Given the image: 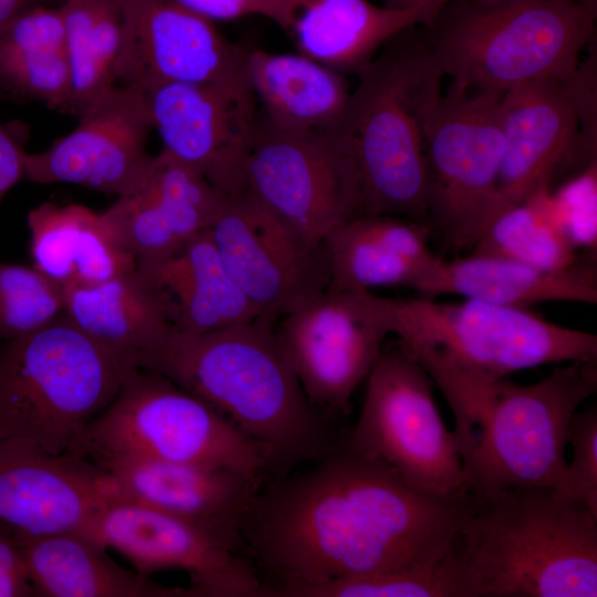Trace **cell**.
I'll return each instance as SVG.
<instances>
[{"label": "cell", "instance_id": "1", "mask_svg": "<svg viewBox=\"0 0 597 597\" xmlns=\"http://www.w3.org/2000/svg\"><path fill=\"white\" fill-rule=\"evenodd\" d=\"M312 465L255 493L241 526L266 597H301L337 579L434 563L479 505L437 495L342 441Z\"/></svg>", "mask_w": 597, "mask_h": 597}, {"label": "cell", "instance_id": "2", "mask_svg": "<svg viewBox=\"0 0 597 597\" xmlns=\"http://www.w3.org/2000/svg\"><path fill=\"white\" fill-rule=\"evenodd\" d=\"M139 367L217 410L261 448L274 478L324 457L343 436L310 401L265 321L202 334L170 331Z\"/></svg>", "mask_w": 597, "mask_h": 597}, {"label": "cell", "instance_id": "3", "mask_svg": "<svg viewBox=\"0 0 597 597\" xmlns=\"http://www.w3.org/2000/svg\"><path fill=\"white\" fill-rule=\"evenodd\" d=\"M397 346L444 395L454 421L468 416L516 371L562 362L597 360V336L545 320L527 307L463 298L377 295Z\"/></svg>", "mask_w": 597, "mask_h": 597}, {"label": "cell", "instance_id": "4", "mask_svg": "<svg viewBox=\"0 0 597 597\" xmlns=\"http://www.w3.org/2000/svg\"><path fill=\"white\" fill-rule=\"evenodd\" d=\"M415 28L356 74L344 109L323 132L355 174L363 214L428 222L427 139L444 75Z\"/></svg>", "mask_w": 597, "mask_h": 597}, {"label": "cell", "instance_id": "5", "mask_svg": "<svg viewBox=\"0 0 597 597\" xmlns=\"http://www.w3.org/2000/svg\"><path fill=\"white\" fill-rule=\"evenodd\" d=\"M453 549L467 597L597 596V517L551 490L480 500Z\"/></svg>", "mask_w": 597, "mask_h": 597}, {"label": "cell", "instance_id": "6", "mask_svg": "<svg viewBox=\"0 0 597 597\" xmlns=\"http://www.w3.org/2000/svg\"><path fill=\"white\" fill-rule=\"evenodd\" d=\"M596 18L597 6L580 0H448L420 33L451 85L504 94L569 80Z\"/></svg>", "mask_w": 597, "mask_h": 597}, {"label": "cell", "instance_id": "7", "mask_svg": "<svg viewBox=\"0 0 597 597\" xmlns=\"http://www.w3.org/2000/svg\"><path fill=\"white\" fill-rule=\"evenodd\" d=\"M596 390V360L569 362L531 385L501 380L455 422L468 492L479 500L512 489L557 493L570 419Z\"/></svg>", "mask_w": 597, "mask_h": 597}, {"label": "cell", "instance_id": "8", "mask_svg": "<svg viewBox=\"0 0 597 597\" xmlns=\"http://www.w3.org/2000/svg\"><path fill=\"white\" fill-rule=\"evenodd\" d=\"M135 368L65 313L29 335L0 341V439L67 452Z\"/></svg>", "mask_w": 597, "mask_h": 597}, {"label": "cell", "instance_id": "9", "mask_svg": "<svg viewBox=\"0 0 597 597\" xmlns=\"http://www.w3.org/2000/svg\"><path fill=\"white\" fill-rule=\"evenodd\" d=\"M97 465L147 459L231 469L263 480L265 453L207 402L142 367L67 451Z\"/></svg>", "mask_w": 597, "mask_h": 597}, {"label": "cell", "instance_id": "10", "mask_svg": "<svg viewBox=\"0 0 597 597\" xmlns=\"http://www.w3.org/2000/svg\"><path fill=\"white\" fill-rule=\"evenodd\" d=\"M366 381L358 419L343 432V443L421 491L469 493L455 437L441 418L427 371L397 346L381 350Z\"/></svg>", "mask_w": 597, "mask_h": 597}, {"label": "cell", "instance_id": "11", "mask_svg": "<svg viewBox=\"0 0 597 597\" xmlns=\"http://www.w3.org/2000/svg\"><path fill=\"white\" fill-rule=\"evenodd\" d=\"M501 96L450 85L431 117L428 222L455 252L470 250L492 219L504 150Z\"/></svg>", "mask_w": 597, "mask_h": 597}, {"label": "cell", "instance_id": "12", "mask_svg": "<svg viewBox=\"0 0 597 597\" xmlns=\"http://www.w3.org/2000/svg\"><path fill=\"white\" fill-rule=\"evenodd\" d=\"M243 192L314 250L335 228L363 214L355 174L328 136L277 128L262 113Z\"/></svg>", "mask_w": 597, "mask_h": 597}, {"label": "cell", "instance_id": "13", "mask_svg": "<svg viewBox=\"0 0 597 597\" xmlns=\"http://www.w3.org/2000/svg\"><path fill=\"white\" fill-rule=\"evenodd\" d=\"M279 320L274 333L310 401L327 416L347 417L388 335L377 294L326 285Z\"/></svg>", "mask_w": 597, "mask_h": 597}, {"label": "cell", "instance_id": "14", "mask_svg": "<svg viewBox=\"0 0 597 597\" xmlns=\"http://www.w3.org/2000/svg\"><path fill=\"white\" fill-rule=\"evenodd\" d=\"M75 534L118 552L143 575L187 572L189 597H266V586L245 554L135 500L108 502Z\"/></svg>", "mask_w": 597, "mask_h": 597}, {"label": "cell", "instance_id": "15", "mask_svg": "<svg viewBox=\"0 0 597 597\" xmlns=\"http://www.w3.org/2000/svg\"><path fill=\"white\" fill-rule=\"evenodd\" d=\"M123 33L116 84L144 91L166 83L249 84L248 49L178 0H118Z\"/></svg>", "mask_w": 597, "mask_h": 597}, {"label": "cell", "instance_id": "16", "mask_svg": "<svg viewBox=\"0 0 597 597\" xmlns=\"http://www.w3.org/2000/svg\"><path fill=\"white\" fill-rule=\"evenodd\" d=\"M77 116L74 129L46 149L25 151L24 179L77 185L117 198L137 192L154 158L142 92L115 84Z\"/></svg>", "mask_w": 597, "mask_h": 597}, {"label": "cell", "instance_id": "17", "mask_svg": "<svg viewBox=\"0 0 597 597\" xmlns=\"http://www.w3.org/2000/svg\"><path fill=\"white\" fill-rule=\"evenodd\" d=\"M142 94L161 150L199 170L224 197L243 193L259 121L250 84L166 83Z\"/></svg>", "mask_w": 597, "mask_h": 597}, {"label": "cell", "instance_id": "18", "mask_svg": "<svg viewBox=\"0 0 597 597\" xmlns=\"http://www.w3.org/2000/svg\"><path fill=\"white\" fill-rule=\"evenodd\" d=\"M119 498L113 476L87 459L0 439V532L14 542L77 533Z\"/></svg>", "mask_w": 597, "mask_h": 597}, {"label": "cell", "instance_id": "19", "mask_svg": "<svg viewBox=\"0 0 597 597\" xmlns=\"http://www.w3.org/2000/svg\"><path fill=\"white\" fill-rule=\"evenodd\" d=\"M207 231L260 320L274 324L303 295L328 284L322 247L308 248L244 192L226 199Z\"/></svg>", "mask_w": 597, "mask_h": 597}, {"label": "cell", "instance_id": "20", "mask_svg": "<svg viewBox=\"0 0 597 597\" xmlns=\"http://www.w3.org/2000/svg\"><path fill=\"white\" fill-rule=\"evenodd\" d=\"M504 150L491 221L570 169L591 161L567 81L532 82L502 94ZM490 221V222H491Z\"/></svg>", "mask_w": 597, "mask_h": 597}, {"label": "cell", "instance_id": "21", "mask_svg": "<svg viewBox=\"0 0 597 597\" xmlns=\"http://www.w3.org/2000/svg\"><path fill=\"white\" fill-rule=\"evenodd\" d=\"M98 467L113 476L123 498L182 519L247 555L241 526L263 480L227 468L147 459Z\"/></svg>", "mask_w": 597, "mask_h": 597}, {"label": "cell", "instance_id": "22", "mask_svg": "<svg viewBox=\"0 0 597 597\" xmlns=\"http://www.w3.org/2000/svg\"><path fill=\"white\" fill-rule=\"evenodd\" d=\"M420 296L458 295L492 304L527 307L544 302L597 303L596 254L548 271L506 258L470 253L438 258L413 286Z\"/></svg>", "mask_w": 597, "mask_h": 597}, {"label": "cell", "instance_id": "23", "mask_svg": "<svg viewBox=\"0 0 597 597\" xmlns=\"http://www.w3.org/2000/svg\"><path fill=\"white\" fill-rule=\"evenodd\" d=\"M431 228L427 221L390 214H362L342 223L322 243L327 285L413 289L439 258L429 247Z\"/></svg>", "mask_w": 597, "mask_h": 597}, {"label": "cell", "instance_id": "24", "mask_svg": "<svg viewBox=\"0 0 597 597\" xmlns=\"http://www.w3.org/2000/svg\"><path fill=\"white\" fill-rule=\"evenodd\" d=\"M171 331L202 334L260 320L231 279L205 231L176 252L137 263Z\"/></svg>", "mask_w": 597, "mask_h": 597}, {"label": "cell", "instance_id": "25", "mask_svg": "<svg viewBox=\"0 0 597 597\" xmlns=\"http://www.w3.org/2000/svg\"><path fill=\"white\" fill-rule=\"evenodd\" d=\"M436 12L429 4L377 6L369 0H307L290 36L298 53L342 74H357L404 31Z\"/></svg>", "mask_w": 597, "mask_h": 597}, {"label": "cell", "instance_id": "26", "mask_svg": "<svg viewBox=\"0 0 597 597\" xmlns=\"http://www.w3.org/2000/svg\"><path fill=\"white\" fill-rule=\"evenodd\" d=\"M27 223L32 265L63 289L100 283L136 268L103 212L45 201L29 211Z\"/></svg>", "mask_w": 597, "mask_h": 597}, {"label": "cell", "instance_id": "27", "mask_svg": "<svg viewBox=\"0 0 597 597\" xmlns=\"http://www.w3.org/2000/svg\"><path fill=\"white\" fill-rule=\"evenodd\" d=\"M35 597H189L129 570L107 549L75 534L60 533L15 542Z\"/></svg>", "mask_w": 597, "mask_h": 597}, {"label": "cell", "instance_id": "28", "mask_svg": "<svg viewBox=\"0 0 597 597\" xmlns=\"http://www.w3.org/2000/svg\"><path fill=\"white\" fill-rule=\"evenodd\" d=\"M247 76L264 118L285 130L327 128L350 93L344 74L301 53L249 50Z\"/></svg>", "mask_w": 597, "mask_h": 597}, {"label": "cell", "instance_id": "29", "mask_svg": "<svg viewBox=\"0 0 597 597\" xmlns=\"http://www.w3.org/2000/svg\"><path fill=\"white\" fill-rule=\"evenodd\" d=\"M65 314L86 335L139 367L171 327L135 268L106 281L64 287Z\"/></svg>", "mask_w": 597, "mask_h": 597}, {"label": "cell", "instance_id": "30", "mask_svg": "<svg viewBox=\"0 0 597 597\" xmlns=\"http://www.w3.org/2000/svg\"><path fill=\"white\" fill-rule=\"evenodd\" d=\"M470 250L548 271L569 268L583 256L558 227L547 187L500 212Z\"/></svg>", "mask_w": 597, "mask_h": 597}, {"label": "cell", "instance_id": "31", "mask_svg": "<svg viewBox=\"0 0 597 597\" xmlns=\"http://www.w3.org/2000/svg\"><path fill=\"white\" fill-rule=\"evenodd\" d=\"M139 190L155 200L187 241L208 230L227 199L199 170L164 150L154 155Z\"/></svg>", "mask_w": 597, "mask_h": 597}, {"label": "cell", "instance_id": "32", "mask_svg": "<svg viewBox=\"0 0 597 597\" xmlns=\"http://www.w3.org/2000/svg\"><path fill=\"white\" fill-rule=\"evenodd\" d=\"M301 597H467V590L452 549L434 563L337 579L310 588Z\"/></svg>", "mask_w": 597, "mask_h": 597}, {"label": "cell", "instance_id": "33", "mask_svg": "<svg viewBox=\"0 0 597 597\" xmlns=\"http://www.w3.org/2000/svg\"><path fill=\"white\" fill-rule=\"evenodd\" d=\"M64 313L60 284L33 265L0 262V341L29 335Z\"/></svg>", "mask_w": 597, "mask_h": 597}, {"label": "cell", "instance_id": "34", "mask_svg": "<svg viewBox=\"0 0 597 597\" xmlns=\"http://www.w3.org/2000/svg\"><path fill=\"white\" fill-rule=\"evenodd\" d=\"M101 0H66L60 7L64 25V51L69 61L72 95L69 113L78 115L116 84L98 61L92 32Z\"/></svg>", "mask_w": 597, "mask_h": 597}, {"label": "cell", "instance_id": "35", "mask_svg": "<svg viewBox=\"0 0 597 597\" xmlns=\"http://www.w3.org/2000/svg\"><path fill=\"white\" fill-rule=\"evenodd\" d=\"M0 88L69 113L72 81L64 49L0 51Z\"/></svg>", "mask_w": 597, "mask_h": 597}, {"label": "cell", "instance_id": "36", "mask_svg": "<svg viewBox=\"0 0 597 597\" xmlns=\"http://www.w3.org/2000/svg\"><path fill=\"white\" fill-rule=\"evenodd\" d=\"M551 203L558 227L574 248L596 254L597 160L551 188Z\"/></svg>", "mask_w": 597, "mask_h": 597}, {"label": "cell", "instance_id": "37", "mask_svg": "<svg viewBox=\"0 0 597 597\" xmlns=\"http://www.w3.org/2000/svg\"><path fill=\"white\" fill-rule=\"evenodd\" d=\"M573 458L557 496L585 505L597 517V408L575 412L568 427Z\"/></svg>", "mask_w": 597, "mask_h": 597}, {"label": "cell", "instance_id": "38", "mask_svg": "<svg viewBox=\"0 0 597 597\" xmlns=\"http://www.w3.org/2000/svg\"><path fill=\"white\" fill-rule=\"evenodd\" d=\"M64 49L60 8L32 6L0 25V51Z\"/></svg>", "mask_w": 597, "mask_h": 597}, {"label": "cell", "instance_id": "39", "mask_svg": "<svg viewBox=\"0 0 597 597\" xmlns=\"http://www.w3.org/2000/svg\"><path fill=\"white\" fill-rule=\"evenodd\" d=\"M195 12L216 21L260 15L289 35L295 18L307 0H178Z\"/></svg>", "mask_w": 597, "mask_h": 597}, {"label": "cell", "instance_id": "40", "mask_svg": "<svg viewBox=\"0 0 597 597\" xmlns=\"http://www.w3.org/2000/svg\"><path fill=\"white\" fill-rule=\"evenodd\" d=\"M0 597H35L21 552L0 532Z\"/></svg>", "mask_w": 597, "mask_h": 597}, {"label": "cell", "instance_id": "41", "mask_svg": "<svg viewBox=\"0 0 597 597\" xmlns=\"http://www.w3.org/2000/svg\"><path fill=\"white\" fill-rule=\"evenodd\" d=\"M24 154L12 128L0 123V202L12 187L24 179Z\"/></svg>", "mask_w": 597, "mask_h": 597}, {"label": "cell", "instance_id": "42", "mask_svg": "<svg viewBox=\"0 0 597 597\" xmlns=\"http://www.w3.org/2000/svg\"><path fill=\"white\" fill-rule=\"evenodd\" d=\"M385 6L391 7V8H409L415 7L419 4H423V0H384Z\"/></svg>", "mask_w": 597, "mask_h": 597}, {"label": "cell", "instance_id": "43", "mask_svg": "<svg viewBox=\"0 0 597 597\" xmlns=\"http://www.w3.org/2000/svg\"><path fill=\"white\" fill-rule=\"evenodd\" d=\"M448 0H423L422 3L423 4H429V6L433 7L437 10L440 6H442ZM580 1L597 6V0H580Z\"/></svg>", "mask_w": 597, "mask_h": 597}]
</instances>
